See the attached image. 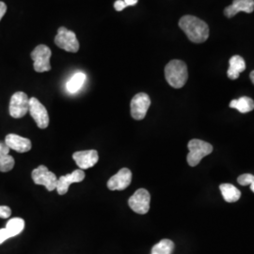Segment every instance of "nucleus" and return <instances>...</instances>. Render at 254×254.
I'll use <instances>...</instances> for the list:
<instances>
[{
  "instance_id": "obj_1",
  "label": "nucleus",
  "mask_w": 254,
  "mask_h": 254,
  "mask_svg": "<svg viewBox=\"0 0 254 254\" xmlns=\"http://www.w3.org/2000/svg\"><path fill=\"white\" fill-rule=\"evenodd\" d=\"M179 27L191 42L195 44L204 43L208 39V25L198 17L185 15L179 21Z\"/></svg>"
},
{
  "instance_id": "obj_2",
  "label": "nucleus",
  "mask_w": 254,
  "mask_h": 254,
  "mask_svg": "<svg viewBox=\"0 0 254 254\" xmlns=\"http://www.w3.org/2000/svg\"><path fill=\"white\" fill-rule=\"evenodd\" d=\"M165 77L167 82L174 89L184 87L189 77L187 64L179 60L170 62L165 67Z\"/></svg>"
},
{
  "instance_id": "obj_3",
  "label": "nucleus",
  "mask_w": 254,
  "mask_h": 254,
  "mask_svg": "<svg viewBox=\"0 0 254 254\" xmlns=\"http://www.w3.org/2000/svg\"><path fill=\"white\" fill-rule=\"evenodd\" d=\"M190 153L188 154V163L190 167H195L200 160L213 152V146L208 142L200 139H192L189 142Z\"/></svg>"
},
{
  "instance_id": "obj_4",
  "label": "nucleus",
  "mask_w": 254,
  "mask_h": 254,
  "mask_svg": "<svg viewBox=\"0 0 254 254\" xmlns=\"http://www.w3.org/2000/svg\"><path fill=\"white\" fill-rule=\"evenodd\" d=\"M55 44L67 52L76 53L79 50V43L75 33L66 27L59 28L58 34L55 37Z\"/></svg>"
},
{
  "instance_id": "obj_5",
  "label": "nucleus",
  "mask_w": 254,
  "mask_h": 254,
  "mask_svg": "<svg viewBox=\"0 0 254 254\" xmlns=\"http://www.w3.org/2000/svg\"><path fill=\"white\" fill-rule=\"evenodd\" d=\"M51 54L52 52L48 46L40 45L35 47V49L31 52V59L33 60V67L36 72L45 73L51 70Z\"/></svg>"
},
{
  "instance_id": "obj_6",
  "label": "nucleus",
  "mask_w": 254,
  "mask_h": 254,
  "mask_svg": "<svg viewBox=\"0 0 254 254\" xmlns=\"http://www.w3.org/2000/svg\"><path fill=\"white\" fill-rule=\"evenodd\" d=\"M29 109V98L23 91L15 92L9 101V115L14 119L23 118Z\"/></svg>"
},
{
  "instance_id": "obj_7",
  "label": "nucleus",
  "mask_w": 254,
  "mask_h": 254,
  "mask_svg": "<svg viewBox=\"0 0 254 254\" xmlns=\"http://www.w3.org/2000/svg\"><path fill=\"white\" fill-rule=\"evenodd\" d=\"M151 195L145 189H139L130 197L128 200L129 207L136 214L145 215L150 210Z\"/></svg>"
},
{
  "instance_id": "obj_8",
  "label": "nucleus",
  "mask_w": 254,
  "mask_h": 254,
  "mask_svg": "<svg viewBox=\"0 0 254 254\" xmlns=\"http://www.w3.org/2000/svg\"><path fill=\"white\" fill-rule=\"evenodd\" d=\"M31 177L36 185L45 186L48 191H53L57 189L58 178L56 174L50 172L44 165H41L33 170Z\"/></svg>"
},
{
  "instance_id": "obj_9",
  "label": "nucleus",
  "mask_w": 254,
  "mask_h": 254,
  "mask_svg": "<svg viewBox=\"0 0 254 254\" xmlns=\"http://www.w3.org/2000/svg\"><path fill=\"white\" fill-rule=\"evenodd\" d=\"M151 106V99L148 94L144 92H139L136 94L130 104L131 116L136 121H140L145 118L147 111Z\"/></svg>"
},
{
  "instance_id": "obj_10",
  "label": "nucleus",
  "mask_w": 254,
  "mask_h": 254,
  "mask_svg": "<svg viewBox=\"0 0 254 254\" xmlns=\"http://www.w3.org/2000/svg\"><path fill=\"white\" fill-rule=\"evenodd\" d=\"M28 112L34 119L37 127L41 129H46L49 126V115L46 107L35 97L29 99Z\"/></svg>"
},
{
  "instance_id": "obj_11",
  "label": "nucleus",
  "mask_w": 254,
  "mask_h": 254,
  "mask_svg": "<svg viewBox=\"0 0 254 254\" xmlns=\"http://www.w3.org/2000/svg\"><path fill=\"white\" fill-rule=\"evenodd\" d=\"M132 182V173L129 169H121L118 173L113 175L109 182L108 188L110 190H124L127 189Z\"/></svg>"
},
{
  "instance_id": "obj_12",
  "label": "nucleus",
  "mask_w": 254,
  "mask_h": 254,
  "mask_svg": "<svg viewBox=\"0 0 254 254\" xmlns=\"http://www.w3.org/2000/svg\"><path fill=\"white\" fill-rule=\"evenodd\" d=\"M73 158L80 170H87L98 162L99 155L96 150H88L75 152Z\"/></svg>"
},
{
  "instance_id": "obj_13",
  "label": "nucleus",
  "mask_w": 254,
  "mask_h": 254,
  "mask_svg": "<svg viewBox=\"0 0 254 254\" xmlns=\"http://www.w3.org/2000/svg\"><path fill=\"white\" fill-rule=\"evenodd\" d=\"M85 179V173L78 169L75 170L72 173H69L65 176H61L58 179V185H57V190L60 195H64L68 192L69 187L73 183H80Z\"/></svg>"
},
{
  "instance_id": "obj_14",
  "label": "nucleus",
  "mask_w": 254,
  "mask_h": 254,
  "mask_svg": "<svg viewBox=\"0 0 254 254\" xmlns=\"http://www.w3.org/2000/svg\"><path fill=\"white\" fill-rule=\"evenodd\" d=\"M5 143L9 149L16 151L18 153H27L28 151H30L32 147L30 139L15 135V134L7 135L5 137Z\"/></svg>"
},
{
  "instance_id": "obj_15",
  "label": "nucleus",
  "mask_w": 254,
  "mask_h": 254,
  "mask_svg": "<svg viewBox=\"0 0 254 254\" xmlns=\"http://www.w3.org/2000/svg\"><path fill=\"white\" fill-rule=\"evenodd\" d=\"M254 10V0H234L233 4L224 9V14L228 18H232L239 11L252 13Z\"/></svg>"
},
{
  "instance_id": "obj_16",
  "label": "nucleus",
  "mask_w": 254,
  "mask_h": 254,
  "mask_svg": "<svg viewBox=\"0 0 254 254\" xmlns=\"http://www.w3.org/2000/svg\"><path fill=\"white\" fill-rule=\"evenodd\" d=\"M229 64L230 67L228 69V77L232 80H236L239 77L240 73L245 71V61L241 56L236 55L230 59Z\"/></svg>"
},
{
  "instance_id": "obj_17",
  "label": "nucleus",
  "mask_w": 254,
  "mask_h": 254,
  "mask_svg": "<svg viewBox=\"0 0 254 254\" xmlns=\"http://www.w3.org/2000/svg\"><path fill=\"white\" fill-rule=\"evenodd\" d=\"M9 149L7 144L3 141H0V172L8 173L14 167V159L9 155Z\"/></svg>"
},
{
  "instance_id": "obj_18",
  "label": "nucleus",
  "mask_w": 254,
  "mask_h": 254,
  "mask_svg": "<svg viewBox=\"0 0 254 254\" xmlns=\"http://www.w3.org/2000/svg\"><path fill=\"white\" fill-rule=\"evenodd\" d=\"M219 190L223 196V199L227 202H236L240 199L241 192L235 186L231 184H222L219 186Z\"/></svg>"
},
{
  "instance_id": "obj_19",
  "label": "nucleus",
  "mask_w": 254,
  "mask_h": 254,
  "mask_svg": "<svg viewBox=\"0 0 254 254\" xmlns=\"http://www.w3.org/2000/svg\"><path fill=\"white\" fill-rule=\"evenodd\" d=\"M230 108L237 109L240 113H248L254 110V101L250 97L243 96L239 99L232 101L230 103Z\"/></svg>"
},
{
  "instance_id": "obj_20",
  "label": "nucleus",
  "mask_w": 254,
  "mask_h": 254,
  "mask_svg": "<svg viewBox=\"0 0 254 254\" xmlns=\"http://www.w3.org/2000/svg\"><path fill=\"white\" fill-rule=\"evenodd\" d=\"M86 80V74L81 72L74 73L66 84V89L70 93H75L81 89L84 82Z\"/></svg>"
},
{
  "instance_id": "obj_21",
  "label": "nucleus",
  "mask_w": 254,
  "mask_h": 254,
  "mask_svg": "<svg viewBox=\"0 0 254 254\" xmlns=\"http://www.w3.org/2000/svg\"><path fill=\"white\" fill-rule=\"evenodd\" d=\"M24 228H25V221L23 218H11L7 222V225H6V229L8 230L11 237L18 236L19 234L23 232Z\"/></svg>"
},
{
  "instance_id": "obj_22",
  "label": "nucleus",
  "mask_w": 254,
  "mask_h": 254,
  "mask_svg": "<svg viewBox=\"0 0 254 254\" xmlns=\"http://www.w3.org/2000/svg\"><path fill=\"white\" fill-rule=\"evenodd\" d=\"M174 250V243L170 239H163L152 249V254H172Z\"/></svg>"
},
{
  "instance_id": "obj_23",
  "label": "nucleus",
  "mask_w": 254,
  "mask_h": 254,
  "mask_svg": "<svg viewBox=\"0 0 254 254\" xmlns=\"http://www.w3.org/2000/svg\"><path fill=\"white\" fill-rule=\"evenodd\" d=\"M254 180V175L251 174V173H245V174H242L240 175L238 178H237V182L239 183V185L241 186H248V185H251L252 182Z\"/></svg>"
},
{
  "instance_id": "obj_24",
  "label": "nucleus",
  "mask_w": 254,
  "mask_h": 254,
  "mask_svg": "<svg viewBox=\"0 0 254 254\" xmlns=\"http://www.w3.org/2000/svg\"><path fill=\"white\" fill-rule=\"evenodd\" d=\"M11 215V209L6 205L0 206V218H8Z\"/></svg>"
},
{
  "instance_id": "obj_25",
  "label": "nucleus",
  "mask_w": 254,
  "mask_h": 254,
  "mask_svg": "<svg viewBox=\"0 0 254 254\" xmlns=\"http://www.w3.org/2000/svg\"><path fill=\"white\" fill-rule=\"evenodd\" d=\"M10 237H11V236H10V234L6 228L0 229V245L3 244L6 240H8Z\"/></svg>"
},
{
  "instance_id": "obj_26",
  "label": "nucleus",
  "mask_w": 254,
  "mask_h": 254,
  "mask_svg": "<svg viewBox=\"0 0 254 254\" xmlns=\"http://www.w3.org/2000/svg\"><path fill=\"white\" fill-rule=\"evenodd\" d=\"M127 4L125 3L124 0H117L115 3H114V8L117 10V11H122L123 9L127 8Z\"/></svg>"
},
{
  "instance_id": "obj_27",
  "label": "nucleus",
  "mask_w": 254,
  "mask_h": 254,
  "mask_svg": "<svg viewBox=\"0 0 254 254\" xmlns=\"http://www.w3.org/2000/svg\"><path fill=\"white\" fill-rule=\"evenodd\" d=\"M6 11H7V5L4 2L0 1V21H1V19L3 18V16L5 15Z\"/></svg>"
},
{
  "instance_id": "obj_28",
  "label": "nucleus",
  "mask_w": 254,
  "mask_h": 254,
  "mask_svg": "<svg viewBox=\"0 0 254 254\" xmlns=\"http://www.w3.org/2000/svg\"><path fill=\"white\" fill-rule=\"evenodd\" d=\"M124 1L127 4V7H129V6H135L138 0H124Z\"/></svg>"
},
{
  "instance_id": "obj_29",
  "label": "nucleus",
  "mask_w": 254,
  "mask_h": 254,
  "mask_svg": "<svg viewBox=\"0 0 254 254\" xmlns=\"http://www.w3.org/2000/svg\"><path fill=\"white\" fill-rule=\"evenodd\" d=\"M250 77H251V80H252V82L254 84V71H253V72L251 73V74H250Z\"/></svg>"
},
{
  "instance_id": "obj_30",
  "label": "nucleus",
  "mask_w": 254,
  "mask_h": 254,
  "mask_svg": "<svg viewBox=\"0 0 254 254\" xmlns=\"http://www.w3.org/2000/svg\"><path fill=\"white\" fill-rule=\"evenodd\" d=\"M250 186H251V190H252V191L254 192V181L252 182V184H251Z\"/></svg>"
},
{
  "instance_id": "obj_31",
  "label": "nucleus",
  "mask_w": 254,
  "mask_h": 254,
  "mask_svg": "<svg viewBox=\"0 0 254 254\" xmlns=\"http://www.w3.org/2000/svg\"></svg>"
}]
</instances>
